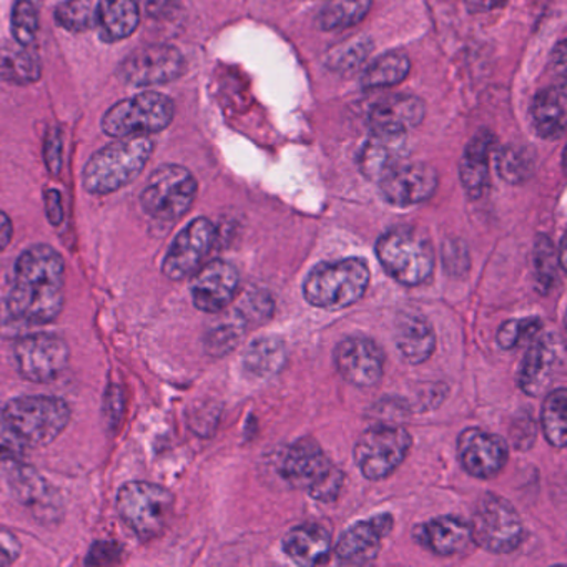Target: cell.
I'll return each mask as SVG.
<instances>
[{
  "instance_id": "obj_1",
  "label": "cell",
  "mask_w": 567,
  "mask_h": 567,
  "mask_svg": "<svg viewBox=\"0 0 567 567\" xmlns=\"http://www.w3.org/2000/svg\"><path fill=\"white\" fill-rule=\"evenodd\" d=\"M65 265L49 245L29 248L16 261L14 284L8 297V313L24 324L54 321L64 308Z\"/></svg>"
},
{
  "instance_id": "obj_2",
  "label": "cell",
  "mask_w": 567,
  "mask_h": 567,
  "mask_svg": "<svg viewBox=\"0 0 567 567\" xmlns=\"http://www.w3.org/2000/svg\"><path fill=\"white\" fill-rule=\"evenodd\" d=\"M154 144L151 138L125 137L92 155L82 175L89 194L107 195L121 190L144 172Z\"/></svg>"
},
{
  "instance_id": "obj_3",
  "label": "cell",
  "mask_w": 567,
  "mask_h": 567,
  "mask_svg": "<svg viewBox=\"0 0 567 567\" xmlns=\"http://www.w3.org/2000/svg\"><path fill=\"white\" fill-rule=\"evenodd\" d=\"M368 284L370 268L361 258L324 261L317 265L305 280V300L323 310H343L367 293Z\"/></svg>"
},
{
  "instance_id": "obj_4",
  "label": "cell",
  "mask_w": 567,
  "mask_h": 567,
  "mask_svg": "<svg viewBox=\"0 0 567 567\" xmlns=\"http://www.w3.org/2000/svg\"><path fill=\"white\" fill-rule=\"evenodd\" d=\"M377 257L384 271L404 287H417L433 274V247L414 228H393L381 235Z\"/></svg>"
},
{
  "instance_id": "obj_5",
  "label": "cell",
  "mask_w": 567,
  "mask_h": 567,
  "mask_svg": "<svg viewBox=\"0 0 567 567\" xmlns=\"http://www.w3.org/2000/svg\"><path fill=\"white\" fill-rule=\"evenodd\" d=\"M0 414L25 447L44 446L68 427L71 408L61 398L21 396L9 401Z\"/></svg>"
},
{
  "instance_id": "obj_6",
  "label": "cell",
  "mask_w": 567,
  "mask_h": 567,
  "mask_svg": "<svg viewBox=\"0 0 567 567\" xmlns=\"http://www.w3.org/2000/svg\"><path fill=\"white\" fill-rule=\"evenodd\" d=\"M281 476L287 483L307 489L321 503L337 499L343 486V473L333 466L327 454L313 440L297 441L288 447L281 460Z\"/></svg>"
},
{
  "instance_id": "obj_7",
  "label": "cell",
  "mask_w": 567,
  "mask_h": 567,
  "mask_svg": "<svg viewBox=\"0 0 567 567\" xmlns=\"http://www.w3.org/2000/svg\"><path fill=\"white\" fill-rule=\"evenodd\" d=\"M174 115L172 99L157 92H145L109 109L102 128L111 137H141L167 128Z\"/></svg>"
},
{
  "instance_id": "obj_8",
  "label": "cell",
  "mask_w": 567,
  "mask_h": 567,
  "mask_svg": "<svg viewBox=\"0 0 567 567\" xmlns=\"http://www.w3.org/2000/svg\"><path fill=\"white\" fill-rule=\"evenodd\" d=\"M174 504L171 491L144 481L127 483L118 493V513L142 539L162 534L174 513Z\"/></svg>"
},
{
  "instance_id": "obj_9",
  "label": "cell",
  "mask_w": 567,
  "mask_h": 567,
  "mask_svg": "<svg viewBox=\"0 0 567 567\" xmlns=\"http://www.w3.org/2000/svg\"><path fill=\"white\" fill-rule=\"evenodd\" d=\"M197 197V181L181 165H164L148 178L142 207L155 220L175 221L190 210Z\"/></svg>"
},
{
  "instance_id": "obj_10",
  "label": "cell",
  "mask_w": 567,
  "mask_h": 567,
  "mask_svg": "<svg viewBox=\"0 0 567 567\" xmlns=\"http://www.w3.org/2000/svg\"><path fill=\"white\" fill-rule=\"evenodd\" d=\"M473 543L494 554H509L523 540V524L504 497L486 493L477 501L471 524Z\"/></svg>"
},
{
  "instance_id": "obj_11",
  "label": "cell",
  "mask_w": 567,
  "mask_h": 567,
  "mask_svg": "<svg viewBox=\"0 0 567 567\" xmlns=\"http://www.w3.org/2000/svg\"><path fill=\"white\" fill-rule=\"evenodd\" d=\"M411 436L406 430L391 424H378L358 437L354 461L364 477L384 480L400 467L410 453Z\"/></svg>"
},
{
  "instance_id": "obj_12",
  "label": "cell",
  "mask_w": 567,
  "mask_h": 567,
  "mask_svg": "<svg viewBox=\"0 0 567 567\" xmlns=\"http://www.w3.org/2000/svg\"><path fill=\"white\" fill-rule=\"evenodd\" d=\"M14 358L22 377L35 383H49L68 368L71 351L62 338L35 333L18 341Z\"/></svg>"
},
{
  "instance_id": "obj_13",
  "label": "cell",
  "mask_w": 567,
  "mask_h": 567,
  "mask_svg": "<svg viewBox=\"0 0 567 567\" xmlns=\"http://www.w3.org/2000/svg\"><path fill=\"white\" fill-rule=\"evenodd\" d=\"M185 71L184 58L171 45H147L132 52L121 68L118 78L135 87L168 84Z\"/></svg>"
},
{
  "instance_id": "obj_14",
  "label": "cell",
  "mask_w": 567,
  "mask_h": 567,
  "mask_svg": "<svg viewBox=\"0 0 567 567\" xmlns=\"http://www.w3.org/2000/svg\"><path fill=\"white\" fill-rule=\"evenodd\" d=\"M217 230L208 218H197L175 237L162 270L171 280H184L200 270L214 247Z\"/></svg>"
},
{
  "instance_id": "obj_15",
  "label": "cell",
  "mask_w": 567,
  "mask_h": 567,
  "mask_svg": "<svg viewBox=\"0 0 567 567\" xmlns=\"http://www.w3.org/2000/svg\"><path fill=\"white\" fill-rule=\"evenodd\" d=\"M338 373L358 388H371L383 377L384 357L367 337H348L334 350Z\"/></svg>"
},
{
  "instance_id": "obj_16",
  "label": "cell",
  "mask_w": 567,
  "mask_h": 567,
  "mask_svg": "<svg viewBox=\"0 0 567 567\" xmlns=\"http://www.w3.org/2000/svg\"><path fill=\"white\" fill-rule=\"evenodd\" d=\"M240 275L234 265L215 260L200 267L192 284V300L205 313H220L234 301Z\"/></svg>"
},
{
  "instance_id": "obj_17",
  "label": "cell",
  "mask_w": 567,
  "mask_h": 567,
  "mask_svg": "<svg viewBox=\"0 0 567 567\" xmlns=\"http://www.w3.org/2000/svg\"><path fill=\"white\" fill-rule=\"evenodd\" d=\"M436 187V171L427 164H400L380 181L384 200L396 207L423 204Z\"/></svg>"
},
{
  "instance_id": "obj_18",
  "label": "cell",
  "mask_w": 567,
  "mask_h": 567,
  "mask_svg": "<svg viewBox=\"0 0 567 567\" xmlns=\"http://www.w3.org/2000/svg\"><path fill=\"white\" fill-rule=\"evenodd\" d=\"M457 456L471 476L489 480L506 464L507 444L496 434L470 427L460 434Z\"/></svg>"
},
{
  "instance_id": "obj_19",
  "label": "cell",
  "mask_w": 567,
  "mask_h": 567,
  "mask_svg": "<svg viewBox=\"0 0 567 567\" xmlns=\"http://www.w3.org/2000/svg\"><path fill=\"white\" fill-rule=\"evenodd\" d=\"M564 367V348L556 334H546L530 344L519 370V386L529 396H539Z\"/></svg>"
},
{
  "instance_id": "obj_20",
  "label": "cell",
  "mask_w": 567,
  "mask_h": 567,
  "mask_svg": "<svg viewBox=\"0 0 567 567\" xmlns=\"http://www.w3.org/2000/svg\"><path fill=\"white\" fill-rule=\"evenodd\" d=\"M393 517L390 514L360 520L341 534L337 544L338 559L350 566H364L373 563L381 549V540L390 534Z\"/></svg>"
},
{
  "instance_id": "obj_21",
  "label": "cell",
  "mask_w": 567,
  "mask_h": 567,
  "mask_svg": "<svg viewBox=\"0 0 567 567\" xmlns=\"http://www.w3.org/2000/svg\"><path fill=\"white\" fill-rule=\"evenodd\" d=\"M424 104L413 95H394L371 109L368 127L377 135H406L423 122Z\"/></svg>"
},
{
  "instance_id": "obj_22",
  "label": "cell",
  "mask_w": 567,
  "mask_h": 567,
  "mask_svg": "<svg viewBox=\"0 0 567 567\" xmlns=\"http://www.w3.org/2000/svg\"><path fill=\"white\" fill-rule=\"evenodd\" d=\"M417 543L437 556H456L473 543L470 524L460 517L441 516L421 524L414 530Z\"/></svg>"
},
{
  "instance_id": "obj_23",
  "label": "cell",
  "mask_w": 567,
  "mask_h": 567,
  "mask_svg": "<svg viewBox=\"0 0 567 567\" xmlns=\"http://www.w3.org/2000/svg\"><path fill=\"white\" fill-rule=\"evenodd\" d=\"M284 550L298 566H320L330 559V533L320 524H301L288 530Z\"/></svg>"
},
{
  "instance_id": "obj_24",
  "label": "cell",
  "mask_w": 567,
  "mask_h": 567,
  "mask_svg": "<svg viewBox=\"0 0 567 567\" xmlns=\"http://www.w3.org/2000/svg\"><path fill=\"white\" fill-rule=\"evenodd\" d=\"M404 137L406 135L371 134L358 155L361 174L371 181L380 182L394 167L403 164Z\"/></svg>"
},
{
  "instance_id": "obj_25",
  "label": "cell",
  "mask_w": 567,
  "mask_h": 567,
  "mask_svg": "<svg viewBox=\"0 0 567 567\" xmlns=\"http://www.w3.org/2000/svg\"><path fill=\"white\" fill-rule=\"evenodd\" d=\"M394 340L401 357L411 364L424 363L436 344L430 321L416 313H403L398 318Z\"/></svg>"
},
{
  "instance_id": "obj_26",
  "label": "cell",
  "mask_w": 567,
  "mask_h": 567,
  "mask_svg": "<svg viewBox=\"0 0 567 567\" xmlns=\"http://www.w3.org/2000/svg\"><path fill=\"white\" fill-rule=\"evenodd\" d=\"M94 24L104 41H122L137 31L141 9L135 0H101L94 12Z\"/></svg>"
},
{
  "instance_id": "obj_27",
  "label": "cell",
  "mask_w": 567,
  "mask_h": 567,
  "mask_svg": "<svg viewBox=\"0 0 567 567\" xmlns=\"http://www.w3.org/2000/svg\"><path fill=\"white\" fill-rule=\"evenodd\" d=\"M493 135L481 132L467 145L461 158L460 177L471 198H480L489 184V155Z\"/></svg>"
},
{
  "instance_id": "obj_28",
  "label": "cell",
  "mask_w": 567,
  "mask_h": 567,
  "mask_svg": "<svg viewBox=\"0 0 567 567\" xmlns=\"http://www.w3.org/2000/svg\"><path fill=\"white\" fill-rule=\"evenodd\" d=\"M533 124L537 135L547 141L563 137L566 128V87L564 84L544 89L534 99Z\"/></svg>"
},
{
  "instance_id": "obj_29",
  "label": "cell",
  "mask_w": 567,
  "mask_h": 567,
  "mask_svg": "<svg viewBox=\"0 0 567 567\" xmlns=\"http://www.w3.org/2000/svg\"><path fill=\"white\" fill-rule=\"evenodd\" d=\"M287 358L284 340L274 334H267L248 344L244 354V368L251 377L267 380L284 370Z\"/></svg>"
},
{
  "instance_id": "obj_30",
  "label": "cell",
  "mask_w": 567,
  "mask_h": 567,
  "mask_svg": "<svg viewBox=\"0 0 567 567\" xmlns=\"http://www.w3.org/2000/svg\"><path fill=\"white\" fill-rule=\"evenodd\" d=\"M11 487L19 503L41 513L54 509V496L48 481L32 470V467H19L12 473Z\"/></svg>"
},
{
  "instance_id": "obj_31",
  "label": "cell",
  "mask_w": 567,
  "mask_h": 567,
  "mask_svg": "<svg viewBox=\"0 0 567 567\" xmlns=\"http://www.w3.org/2000/svg\"><path fill=\"white\" fill-rule=\"evenodd\" d=\"M42 68L38 54L29 48L6 49L0 52V78L11 84H34L41 79Z\"/></svg>"
},
{
  "instance_id": "obj_32",
  "label": "cell",
  "mask_w": 567,
  "mask_h": 567,
  "mask_svg": "<svg viewBox=\"0 0 567 567\" xmlns=\"http://www.w3.org/2000/svg\"><path fill=\"white\" fill-rule=\"evenodd\" d=\"M543 433L550 446L563 450L567 441V391L557 388L547 394L540 413Z\"/></svg>"
},
{
  "instance_id": "obj_33",
  "label": "cell",
  "mask_w": 567,
  "mask_h": 567,
  "mask_svg": "<svg viewBox=\"0 0 567 567\" xmlns=\"http://www.w3.org/2000/svg\"><path fill=\"white\" fill-rule=\"evenodd\" d=\"M410 74V61L401 52H390L383 58L377 59L370 68L364 71L361 84L368 91L374 89L393 87L404 81Z\"/></svg>"
},
{
  "instance_id": "obj_34",
  "label": "cell",
  "mask_w": 567,
  "mask_h": 567,
  "mask_svg": "<svg viewBox=\"0 0 567 567\" xmlns=\"http://www.w3.org/2000/svg\"><path fill=\"white\" fill-rule=\"evenodd\" d=\"M371 8V0H328L321 9L318 25L323 31L348 29L363 21Z\"/></svg>"
},
{
  "instance_id": "obj_35",
  "label": "cell",
  "mask_w": 567,
  "mask_h": 567,
  "mask_svg": "<svg viewBox=\"0 0 567 567\" xmlns=\"http://www.w3.org/2000/svg\"><path fill=\"white\" fill-rule=\"evenodd\" d=\"M534 158L524 147H506L497 157V172L509 184H523L533 175Z\"/></svg>"
},
{
  "instance_id": "obj_36",
  "label": "cell",
  "mask_w": 567,
  "mask_h": 567,
  "mask_svg": "<svg viewBox=\"0 0 567 567\" xmlns=\"http://www.w3.org/2000/svg\"><path fill=\"white\" fill-rule=\"evenodd\" d=\"M39 31V0H16L12 35L22 48L34 44Z\"/></svg>"
},
{
  "instance_id": "obj_37",
  "label": "cell",
  "mask_w": 567,
  "mask_h": 567,
  "mask_svg": "<svg viewBox=\"0 0 567 567\" xmlns=\"http://www.w3.org/2000/svg\"><path fill=\"white\" fill-rule=\"evenodd\" d=\"M247 324L241 320L240 315L235 313L230 320L217 324L207 337V350L215 357H224L228 351L237 347L240 338L244 337Z\"/></svg>"
},
{
  "instance_id": "obj_38",
  "label": "cell",
  "mask_w": 567,
  "mask_h": 567,
  "mask_svg": "<svg viewBox=\"0 0 567 567\" xmlns=\"http://www.w3.org/2000/svg\"><path fill=\"white\" fill-rule=\"evenodd\" d=\"M55 21L65 31L85 32L94 25V11L87 0H64L54 12Z\"/></svg>"
},
{
  "instance_id": "obj_39",
  "label": "cell",
  "mask_w": 567,
  "mask_h": 567,
  "mask_svg": "<svg viewBox=\"0 0 567 567\" xmlns=\"http://www.w3.org/2000/svg\"><path fill=\"white\" fill-rule=\"evenodd\" d=\"M540 327L543 323L537 317L506 321L497 331V344L504 350H514V348L533 340L539 333Z\"/></svg>"
},
{
  "instance_id": "obj_40",
  "label": "cell",
  "mask_w": 567,
  "mask_h": 567,
  "mask_svg": "<svg viewBox=\"0 0 567 567\" xmlns=\"http://www.w3.org/2000/svg\"><path fill=\"white\" fill-rule=\"evenodd\" d=\"M237 313L247 327L265 323L274 313V300L267 291H251L245 295Z\"/></svg>"
},
{
  "instance_id": "obj_41",
  "label": "cell",
  "mask_w": 567,
  "mask_h": 567,
  "mask_svg": "<svg viewBox=\"0 0 567 567\" xmlns=\"http://www.w3.org/2000/svg\"><path fill=\"white\" fill-rule=\"evenodd\" d=\"M536 275L539 281V290H549L557 280L556 251L549 238H537L536 245Z\"/></svg>"
},
{
  "instance_id": "obj_42",
  "label": "cell",
  "mask_w": 567,
  "mask_h": 567,
  "mask_svg": "<svg viewBox=\"0 0 567 567\" xmlns=\"http://www.w3.org/2000/svg\"><path fill=\"white\" fill-rule=\"evenodd\" d=\"M25 444L19 440L18 434L9 426L8 421L0 414V457L16 460L24 453Z\"/></svg>"
},
{
  "instance_id": "obj_43",
  "label": "cell",
  "mask_w": 567,
  "mask_h": 567,
  "mask_svg": "<svg viewBox=\"0 0 567 567\" xmlns=\"http://www.w3.org/2000/svg\"><path fill=\"white\" fill-rule=\"evenodd\" d=\"M122 547L115 543H109V540H102V543H95L92 546L91 553H89L85 564L87 566H109V564H115L121 560Z\"/></svg>"
},
{
  "instance_id": "obj_44",
  "label": "cell",
  "mask_w": 567,
  "mask_h": 567,
  "mask_svg": "<svg viewBox=\"0 0 567 567\" xmlns=\"http://www.w3.org/2000/svg\"><path fill=\"white\" fill-rule=\"evenodd\" d=\"M44 157L49 171L58 175L62 167V137L59 128H52L45 137Z\"/></svg>"
},
{
  "instance_id": "obj_45",
  "label": "cell",
  "mask_w": 567,
  "mask_h": 567,
  "mask_svg": "<svg viewBox=\"0 0 567 567\" xmlns=\"http://www.w3.org/2000/svg\"><path fill=\"white\" fill-rule=\"evenodd\" d=\"M19 546L18 537L12 536L8 530H0V566H9L18 559Z\"/></svg>"
},
{
  "instance_id": "obj_46",
  "label": "cell",
  "mask_w": 567,
  "mask_h": 567,
  "mask_svg": "<svg viewBox=\"0 0 567 567\" xmlns=\"http://www.w3.org/2000/svg\"><path fill=\"white\" fill-rule=\"evenodd\" d=\"M45 208H48V217L52 225H61L64 220V205L62 197L58 190L45 192Z\"/></svg>"
},
{
  "instance_id": "obj_47",
  "label": "cell",
  "mask_w": 567,
  "mask_h": 567,
  "mask_svg": "<svg viewBox=\"0 0 567 567\" xmlns=\"http://www.w3.org/2000/svg\"><path fill=\"white\" fill-rule=\"evenodd\" d=\"M177 0H138L137 4L142 6L145 14L154 19H162L175 8Z\"/></svg>"
},
{
  "instance_id": "obj_48",
  "label": "cell",
  "mask_w": 567,
  "mask_h": 567,
  "mask_svg": "<svg viewBox=\"0 0 567 567\" xmlns=\"http://www.w3.org/2000/svg\"><path fill=\"white\" fill-rule=\"evenodd\" d=\"M12 221L4 212H0V251L6 250L9 244L12 240Z\"/></svg>"
}]
</instances>
